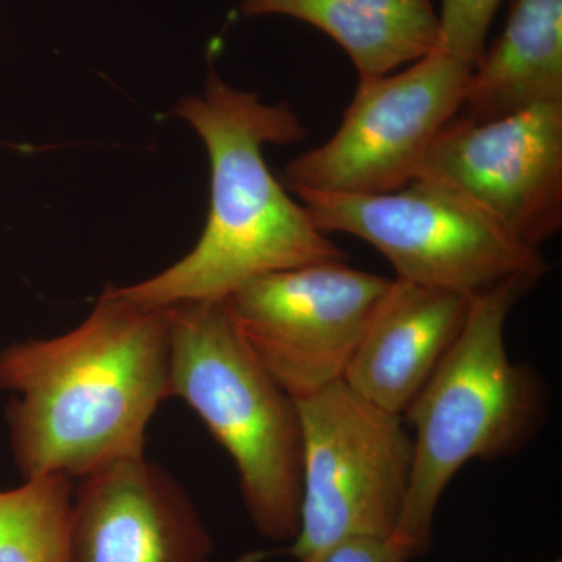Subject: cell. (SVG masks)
I'll use <instances>...</instances> for the list:
<instances>
[{
    "instance_id": "cell-1",
    "label": "cell",
    "mask_w": 562,
    "mask_h": 562,
    "mask_svg": "<svg viewBox=\"0 0 562 562\" xmlns=\"http://www.w3.org/2000/svg\"><path fill=\"white\" fill-rule=\"evenodd\" d=\"M171 306L102 292L79 327L0 351V390L14 461L25 480L81 479L144 454L147 424L169 395Z\"/></svg>"
},
{
    "instance_id": "cell-2",
    "label": "cell",
    "mask_w": 562,
    "mask_h": 562,
    "mask_svg": "<svg viewBox=\"0 0 562 562\" xmlns=\"http://www.w3.org/2000/svg\"><path fill=\"white\" fill-rule=\"evenodd\" d=\"M190 122L210 155L209 220L194 249L171 268L122 294L140 305L166 306L222 301L247 280L322 261H346L302 203L269 171L266 144L306 138L290 103L261 102L211 72L202 94L173 110Z\"/></svg>"
},
{
    "instance_id": "cell-3",
    "label": "cell",
    "mask_w": 562,
    "mask_h": 562,
    "mask_svg": "<svg viewBox=\"0 0 562 562\" xmlns=\"http://www.w3.org/2000/svg\"><path fill=\"white\" fill-rule=\"evenodd\" d=\"M531 286L509 280L475 295L457 341L403 414L414 431L413 473L392 538L413 558L430 550L436 509L457 473L517 452L542 424V384L509 358L505 339L508 314Z\"/></svg>"
},
{
    "instance_id": "cell-4",
    "label": "cell",
    "mask_w": 562,
    "mask_h": 562,
    "mask_svg": "<svg viewBox=\"0 0 562 562\" xmlns=\"http://www.w3.org/2000/svg\"><path fill=\"white\" fill-rule=\"evenodd\" d=\"M169 395L183 398L231 454L255 530L292 541L302 502L297 402L255 357L224 301L171 306Z\"/></svg>"
},
{
    "instance_id": "cell-5",
    "label": "cell",
    "mask_w": 562,
    "mask_h": 562,
    "mask_svg": "<svg viewBox=\"0 0 562 562\" xmlns=\"http://www.w3.org/2000/svg\"><path fill=\"white\" fill-rule=\"evenodd\" d=\"M295 195L321 232L347 233L375 247L395 279L475 297L509 280L535 284L547 272L541 251L439 181L416 179L386 194Z\"/></svg>"
},
{
    "instance_id": "cell-6",
    "label": "cell",
    "mask_w": 562,
    "mask_h": 562,
    "mask_svg": "<svg viewBox=\"0 0 562 562\" xmlns=\"http://www.w3.org/2000/svg\"><path fill=\"white\" fill-rule=\"evenodd\" d=\"M297 402L302 502L288 553L295 560L355 538H392L412 483L414 442L405 420L331 384Z\"/></svg>"
},
{
    "instance_id": "cell-7",
    "label": "cell",
    "mask_w": 562,
    "mask_h": 562,
    "mask_svg": "<svg viewBox=\"0 0 562 562\" xmlns=\"http://www.w3.org/2000/svg\"><path fill=\"white\" fill-rule=\"evenodd\" d=\"M472 68L436 47L401 74L360 77L327 143L288 162L292 194H386L416 180L443 125L461 111Z\"/></svg>"
},
{
    "instance_id": "cell-8",
    "label": "cell",
    "mask_w": 562,
    "mask_h": 562,
    "mask_svg": "<svg viewBox=\"0 0 562 562\" xmlns=\"http://www.w3.org/2000/svg\"><path fill=\"white\" fill-rule=\"evenodd\" d=\"M391 280L322 261L247 280L224 301L236 330L294 401L342 382Z\"/></svg>"
},
{
    "instance_id": "cell-9",
    "label": "cell",
    "mask_w": 562,
    "mask_h": 562,
    "mask_svg": "<svg viewBox=\"0 0 562 562\" xmlns=\"http://www.w3.org/2000/svg\"><path fill=\"white\" fill-rule=\"evenodd\" d=\"M416 179L461 192L539 250L562 227V102L486 122L457 114L432 140Z\"/></svg>"
},
{
    "instance_id": "cell-10",
    "label": "cell",
    "mask_w": 562,
    "mask_h": 562,
    "mask_svg": "<svg viewBox=\"0 0 562 562\" xmlns=\"http://www.w3.org/2000/svg\"><path fill=\"white\" fill-rule=\"evenodd\" d=\"M211 552L190 495L144 454L106 462L74 490L70 562H209Z\"/></svg>"
},
{
    "instance_id": "cell-11",
    "label": "cell",
    "mask_w": 562,
    "mask_h": 562,
    "mask_svg": "<svg viewBox=\"0 0 562 562\" xmlns=\"http://www.w3.org/2000/svg\"><path fill=\"white\" fill-rule=\"evenodd\" d=\"M472 299L391 280L344 382L373 405L403 417L460 336Z\"/></svg>"
},
{
    "instance_id": "cell-12",
    "label": "cell",
    "mask_w": 562,
    "mask_h": 562,
    "mask_svg": "<svg viewBox=\"0 0 562 562\" xmlns=\"http://www.w3.org/2000/svg\"><path fill=\"white\" fill-rule=\"evenodd\" d=\"M562 102V0H514L501 38L472 69L461 116L501 120Z\"/></svg>"
},
{
    "instance_id": "cell-13",
    "label": "cell",
    "mask_w": 562,
    "mask_h": 562,
    "mask_svg": "<svg viewBox=\"0 0 562 562\" xmlns=\"http://www.w3.org/2000/svg\"><path fill=\"white\" fill-rule=\"evenodd\" d=\"M241 13L283 14L319 29L347 52L360 77L386 76L439 43L431 0H241Z\"/></svg>"
},
{
    "instance_id": "cell-14",
    "label": "cell",
    "mask_w": 562,
    "mask_h": 562,
    "mask_svg": "<svg viewBox=\"0 0 562 562\" xmlns=\"http://www.w3.org/2000/svg\"><path fill=\"white\" fill-rule=\"evenodd\" d=\"M72 480L43 475L0 492V562H70Z\"/></svg>"
},
{
    "instance_id": "cell-15",
    "label": "cell",
    "mask_w": 562,
    "mask_h": 562,
    "mask_svg": "<svg viewBox=\"0 0 562 562\" xmlns=\"http://www.w3.org/2000/svg\"><path fill=\"white\" fill-rule=\"evenodd\" d=\"M502 0H442L438 49L475 68Z\"/></svg>"
},
{
    "instance_id": "cell-16",
    "label": "cell",
    "mask_w": 562,
    "mask_h": 562,
    "mask_svg": "<svg viewBox=\"0 0 562 562\" xmlns=\"http://www.w3.org/2000/svg\"><path fill=\"white\" fill-rule=\"evenodd\" d=\"M413 554L394 538H355L335 543L297 562H409Z\"/></svg>"
},
{
    "instance_id": "cell-17",
    "label": "cell",
    "mask_w": 562,
    "mask_h": 562,
    "mask_svg": "<svg viewBox=\"0 0 562 562\" xmlns=\"http://www.w3.org/2000/svg\"><path fill=\"white\" fill-rule=\"evenodd\" d=\"M554 562H561V561H560V560H558V561H554Z\"/></svg>"
}]
</instances>
